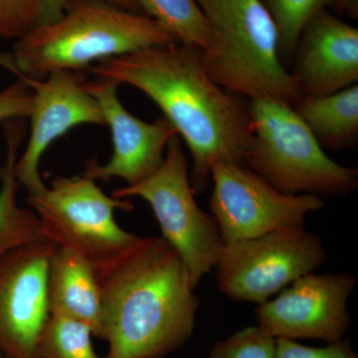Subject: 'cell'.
Here are the masks:
<instances>
[{"instance_id": "cell-5", "label": "cell", "mask_w": 358, "mask_h": 358, "mask_svg": "<svg viewBox=\"0 0 358 358\" xmlns=\"http://www.w3.org/2000/svg\"><path fill=\"white\" fill-rule=\"evenodd\" d=\"M253 141L245 166L286 194L341 195L355 192L358 171L336 164L293 106L273 98L251 100Z\"/></svg>"}, {"instance_id": "cell-17", "label": "cell", "mask_w": 358, "mask_h": 358, "mask_svg": "<svg viewBox=\"0 0 358 358\" xmlns=\"http://www.w3.org/2000/svg\"><path fill=\"white\" fill-rule=\"evenodd\" d=\"M6 162L0 188V259L14 250L43 239L40 222L31 208H22L17 203L18 183L15 164L18 148L23 138V128L13 122L6 127Z\"/></svg>"}, {"instance_id": "cell-3", "label": "cell", "mask_w": 358, "mask_h": 358, "mask_svg": "<svg viewBox=\"0 0 358 358\" xmlns=\"http://www.w3.org/2000/svg\"><path fill=\"white\" fill-rule=\"evenodd\" d=\"M176 42L145 14L76 0L60 20L15 41L11 53H0V66L16 76L42 79L56 71L80 72L93 63Z\"/></svg>"}, {"instance_id": "cell-9", "label": "cell", "mask_w": 358, "mask_h": 358, "mask_svg": "<svg viewBox=\"0 0 358 358\" xmlns=\"http://www.w3.org/2000/svg\"><path fill=\"white\" fill-rule=\"evenodd\" d=\"M211 181L209 206L224 244L303 228L306 216L324 207L317 195L279 192L241 164H214Z\"/></svg>"}, {"instance_id": "cell-24", "label": "cell", "mask_w": 358, "mask_h": 358, "mask_svg": "<svg viewBox=\"0 0 358 358\" xmlns=\"http://www.w3.org/2000/svg\"><path fill=\"white\" fill-rule=\"evenodd\" d=\"M31 90L20 80L0 92V122L29 117L32 112ZM3 167L0 166V180Z\"/></svg>"}, {"instance_id": "cell-8", "label": "cell", "mask_w": 358, "mask_h": 358, "mask_svg": "<svg viewBox=\"0 0 358 358\" xmlns=\"http://www.w3.org/2000/svg\"><path fill=\"white\" fill-rule=\"evenodd\" d=\"M326 260L324 243L315 233L305 228L278 230L224 244L216 280L231 300L261 305Z\"/></svg>"}, {"instance_id": "cell-21", "label": "cell", "mask_w": 358, "mask_h": 358, "mask_svg": "<svg viewBox=\"0 0 358 358\" xmlns=\"http://www.w3.org/2000/svg\"><path fill=\"white\" fill-rule=\"evenodd\" d=\"M272 16L279 39V56L282 63L296 52L301 33L317 14L334 4V0H262ZM284 65V64H282Z\"/></svg>"}, {"instance_id": "cell-25", "label": "cell", "mask_w": 358, "mask_h": 358, "mask_svg": "<svg viewBox=\"0 0 358 358\" xmlns=\"http://www.w3.org/2000/svg\"><path fill=\"white\" fill-rule=\"evenodd\" d=\"M91 1L100 2L107 6L117 7L124 10L138 13L140 10V0H91Z\"/></svg>"}, {"instance_id": "cell-26", "label": "cell", "mask_w": 358, "mask_h": 358, "mask_svg": "<svg viewBox=\"0 0 358 358\" xmlns=\"http://www.w3.org/2000/svg\"><path fill=\"white\" fill-rule=\"evenodd\" d=\"M334 6L339 11L357 13V4L355 3V0H334Z\"/></svg>"}, {"instance_id": "cell-18", "label": "cell", "mask_w": 358, "mask_h": 358, "mask_svg": "<svg viewBox=\"0 0 358 358\" xmlns=\"http://www.w3.org/2000/svg\"><path fill=\"white\" fill-rule=\"evenodd\" d=\"M140 8L178 43L200 51L210 46L211 29L196 0H140Z\"/></svg>"}, {"instance_id": "cell-23", "label": "cell", "mask_w": 358, "mask_h": 358, "mask_svg": "<svg viewBox=\"0 0 358 358\" xmlns=\"http://www.w3.org/2000/svg\"><path fill=\"white\" fill-rule=\"evenodd\" d=\"M275 358H358L350 341L327 343L324 348L300 345L296 341L275 339Z\"/></svg>"}, {"instance_id": "cell-1", "label": "cell", "mask_w": 358, "mask_h": 358, "mask_svg": "<svg viewBox=\"0 0 358 358\" xmlns=\"http://www.w3.org/2000/svg\"><path fill=\"white\" fill-rule=\"evenodd\" d=\"M91 72L157 103L189 150L195 193L208 187L214 164H246L253 141L248 109L211 79L199 49L178 42L148 47L101 61Z\"/></svg>"}, {"instance_id": "cell-12", "label": "cell", "mask_w": 358, "mask_h": 358, "mask_svg": "<svg viewBox=\"0 0 358 358\" xmlns=\"http://www.w3.org/2000/svg\"><path fill=\"white\" fill-rule=\"evenodd\" d=\"M32 91L31 128L27 147L16 160L20 185L33 195L45 189L39 173L40 160L57 138L85 124L105 126L102 110L85 89L84 78L74 71H56L42 79L17 76Z\"/></svg>"}, {"instance_id": "cell-13", "label": "cell", "mask_w": 358, "mask_h": 358, "mask_svg": "<svg viewBox=\"0 0 358 358\" xmlns=\"http://www.w3.org/2000/svg\"><path fill=\"white\" fill-rule=\"evenodd\" d=\"M117 86L99 77L85 82V89L96 99L112 134L113 154L105 164L89 162L83 176L95 181L121 178L127 185H134L159 169L167 145L178 131L166 119L147 122L131 115L119 100Z\"/></svg>"}, {"instance_id": "cell-4", "label": "cell", "mask_w": 358, "mask_h": 358, "mask_svg": "<svg viewBox=\"0 0 358 358\" xmlns=\"http://www.w3.org/2000/svg\"><path fill=\"white\" fill-rule=\"evenodd\" d=\"M212 32L200 51L209 76L226 91L250 100L273 98L294 106L303 96L279 56V39L262 0H196Z\"/></svg>"}, {"instance_id": "cell-6", "label": "cell", "mask_w": 358, "mask_h": 358, "mask_svg": "<svg viewBox=\"0 0 358 358\" xmlns=\"http://www.w3.org/2000/svg\"><path fill=\"white\" fill-rule=\"evenodd\" d=\"M40 232L60 248L73 252L101 270L124 255L140 236L120 227L115 211H131L129 199H115L87 176L53 179L37 194L28 195Z\"/></svg>"}, {"instance_id": "cell-2", "label": "cell", "mask_w": 358, "mask_h": 358, "mask_svg": "<svg viewBox=\"0 0 358 358\" xmlns=\"http://www.w3.org/2000/svg\"><path fill=\"white\" fill-rule=\"evenodd\" d=\"M105 358H164L192 338L199 299L187 268L162 237H141L96 270Z\"/></svg>"}, {"instance_id": "cell-15", "label": "cell", "mask_w": 358, "mask_h": 358, "mask_svg": "<svg viewBox=\"0 0 358 358\" xmlns=\"http://www.w3.org/2000/svg\"><path fill=\"white\" fill-rule=\"evenodd\" d=\"M47 293L50 315L78 320L102 339V289L92 264L56 246L49 259Z\"/></svg>"}, {"instance_id": "cell-19", "label": "cell", "mask_w": 358, "mask_h": 358, "mask_svg": "<svg viewBox=\"0 0 358 358\" xmlns=\"http://www.w3.org/2000/svg\"><path fill=\"white\" fill-rule=\"evenodd\" d=\"M76 0H0V38L20 40L60 20Z\"/></svg>"}, {"instance_id": "cell-16", "label": "cell", "mask_w": 358, "mask_h": 358, "mask_svg": "<svg viewBox=\"0 0 358 358\" xmlns=\"http://www.w3.org/2000/svg\"><path fill=\"white\" fill-rule=\"evenodd\" d=\"M293 108L322 148L338 150L348 147L357 140V84L331 95L303 96Z\"/></svg>"}, {"instance_id": "cell-22", "label": "cell", "mask_w": 358, "mask_h": 358, "mask_svg": "<svg viewBox=\"0 0 358 358\" xmlns=\"http://www.w3.org/2000/svg\"><path fill=\"white\" fill-rule=\"evenodd\" d=\"M208 358H275V338L262 327H248L218 341Z\"/></svg>"}, {"instance_id": "cell-7", "label": "cell", "mask_w": 358, "mask_h": 358, "mask_svg": "<svg viewBox=\"0 0 358 358\" xmlns=\"http://www.w3.org/2000/svg\"><path fill=\"white\" fill-rule=\"evenodd\" d=\"M115 199L141 197L150 204L162 238L180 257L193 286L215 268L224 243L215 220L200 208L188 173L180 138L167 145L164 162L152 176L110 193Z\"/></svg>"}, {"instance_id": "cell-27", "label": "cell", "mask_w": 358, "mask_h": 358, "mask_svg": "<svg viewBox=\"0 0 358 358\" xmlns=\"http://www.w3.org/2000/svg\"><path fill=\"white\" fill-rule=\"evenodd\" d=\"M0 358H8V357H6V355H2V353H0Z\"/></svg>"}, {"instance_id": "cell-20", "label": "cell", "mask_w": 358, "mask_h": 358, "mask_svg": "<svg viewBox=\"0 0 358 358\" xmlns=\"http://www.w3.org/2000/svg\"><path fill=\"white\" fill-rule=\"evenodd\" d=\"M94 334L78 320L49 315L37 345V358H100L94 348Z\"/></svg>"}, {"instance_id": "cell-11", "label": "cell", "mask_w": 358, "mask_h": 358, "mask_svg": "<svg viewBox=\"0 0 358 358\" xmlns=\"http://www.w3.org/2000/svg\"><path fill=\"white\" fill-rule=\"evenodd\" d=\"M56 246L42 239L0 259V353L6 357L37 358L50 315L47 274Z\"/></svg>"}, {"instance_id": "cell-14", "label": "cell", "mask_w": 358, "mask_h": 358, "mask_svg": "<svg viewBox=\"0 0 358 358\" xmlns=\"http://www.w3.org/2000/svg\"><path fill=\"white\" fill-rule=\"evenodd\" d=\"M296 52L292 74L303 96L331 95L358 81V29L327 10L306 26Z\"/></svg>"}, {"instance_id": "cell-10", "label": "cell", "mask_w": 358, "mask_h": 358, "mask_svg": "<svg viewBox=\"0 0 358 358\" xmlns=\"http://www.w3.org/2000/svg\"><path fill=\"white\" fill-rule=\"evenodd\" d=\"M357 285L346 273L303 275L258 305L257 326L275 339L341 341L352 324L348 301Z\"/></svg>"}]
</instances>
